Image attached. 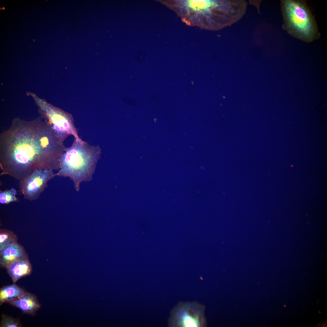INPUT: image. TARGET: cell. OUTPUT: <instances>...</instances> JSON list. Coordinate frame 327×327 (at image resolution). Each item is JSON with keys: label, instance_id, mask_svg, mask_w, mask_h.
Instances as JSON below:
<instances>
[{"label": "cell", "instance_id": "cell-1", "mask_svg": "<svg viewBox=\"0 0 327 327\" xmlns=\"http://www.w3.org/2000/svg\"><path fill=\"white\" fill-rule=\"evenodd\" d=\"M66 148L43 120L15 118L0 134V175L20 180L36 170H59Z\"/></svg>", "mask_w": 327, "mask_h": 327}, {"label": "cell", "instance_id": "cell-2", "mask_svg": "<svg viewBox=\"0 0 327 327\" xmlns=\"http://www.w3.org/2000/svg\"><path fill=\"white\" fill-rule=\"evenodd\" d=\"M101 151L99 146L90 145L74 138L61 157L60 167L56 176L69 177L75 189L79 191L82 182L92 179Z\"/></svg>", "mask_w": 327, "mask_h": 327}, {"label": "cell", "instance_id": "cell-3", "mask_svg": "<svg viewBox=\"0 0 327 327\" xmlns=\"http://www.w3.org/2000/svg\"><path fill=\"white\" fill-rule=\"evenodd\" d=\"M280 2L282 27L289 34L306 42L319 38L316 21L305 2L282 0Z\"/></svg>", "mask_w": 327, "mask_h": 327}, {"label": "cell", "instance_id": "cell-4", "mask_svg": "<svg viewBox=\"0 0 327 327\" xmlns=\"http://www.w3.org/2000/svg\"><path fill=\"white\" fill-rule=\"evenodd\" d=\"M38 111L44 121L53 129L64 142L69 136L72 135L78 141L83 140L78 136L74 120L70 114L41 99L35 98Z\"/></svg>", "mask_w": 327, "mask_h": 327}, {"label": "cell", "instance_id": "cell-5", "mask_svg": "<svg viewBox=\"0 0 327 327\" xmlns=\"http://www.w3.org/2000/svg\"><path fill=\"white\" fill-rule=\"evenodd\" d=\"M205 307L196 302H180L171 310L168 326L204 327L206 325Z\"/></svg>", "mask_w": 327, "mask_h": 327}, {"label": "cell", "instance_id": "cell-6", "mask_svg": "<svg viewBox=\"0 0 327 327\" xmlns=\"http://www.w3.org/2000/svg\"><path fill=\"white\" fill-rule=\"evenodd\" d=\"M55 176L51 170H35L20 180V192L25 199L35 200L47 187L48 182Z\"/></svg>", "mask_w": 327, "mask_h": 327}, {"label": "cell", "instance_id": "cell-7", "mask_svg": "<svg viewBox=\"0 0 327 327\" xmlns=\"http://www.w3.org/2000/svg\"><path fill=\"white\" fill-rule=\"evenodd\" d=\"M183 5L186 11L197 14H202L206 17L208 21L214 16L219 6V1L187 0Z\"/></svg>", "mask_w": 327, "mask_h": 327}, {"label": "cell", "instance_id": "cell-8", "mask_svg": "<svg viewBox=\"0 0 327 327\" xmlns=\"http://www.w3.org/2000/svg\"><path fill=\"white\" fill-rule=\"evenodd\" d=\"M28 258L23 247L18 242L10 244L0 251V265L5 268L10 264L18 260Z\"/></svg>", "mask_w": 327, "mask_h": 327}, {"label": "cell", "instance_id": "cell-9", "mask_svg": "<svg viewBox=\"0 0 327 327\" xmlns=\"http://www.w3.org/2000/svg\"><path fill=\"white\" fill-rule=\"evenodd\" d=\"M7 303L18 308L24 313L31 315H35L41 307L36 296L26 292L21 297L9 301Z\"/></svg>", "mask_w": 327, "mask_h": 327}, {"label": "cell", "instance_id": "cell-10", "mask_svg": "<svg viewBox=\"0 0 327 327\" xmlns=\"http://www.w3.org/2000/svg\"><path fill=\"white\" fill-rule=\"evenodd\" d=\"M5 269L14 283L20 279L30 275L32 270L28 258L15 261L9 265Z\"/></svg>", "mask_w": 327, "mask_h": 327}, {"label": "cell", "instance_id": "cell-11", "mask_svg": "<svg viewBox=\"0 0 327 327\" xmlns=\"http://www.w3.org/2000/svg\"><path fill=\"white\" fill-rule=\"evenodd\" d=\"M26 292L24 289L15 284L4 286L0 289V305L19 298Z\"/></svg>", "mask_w": 327, "mask_h": 327}, {"label": "cell", "instance_id": "cell-12", "mask_svg": "<svg viewBox=\"0 0 327 327\" xmlns=\"http://www.w3.org/2000/svg\"><path fill=\"white\" fill-rule=\"evenodd\" d=\"M17 235L12 231L5 229L0 230V251L11 244L17 242Z\"/></svg>", "mask_w": 327, "mask_h": 327}, {"label": "cell", "instance_id": "cell-13", "mask_svg": "<svg viewBox=\"0 0 327 327\" xmlns=\"http://www.w3.org/2000/svg\"><path fill=\"white\" fill-rule=\"evenodd\" d=\"M16 190L12 188L9 190L1 191L0 193V203L2 204H7L13 202L18 201L16 197Z\"/></svg>", "mask_w": 327, "mask_h": 327}, {"label": "cell", "instance_id": "cell-14", "mask_svg": "<svg viewBox=\"0 0 327 327\" xmlns=\"http://www.w3.org/2000/svg\"><path fill=\"white\" fill-rule=\"evenodd\" d=\"M1 327H21L22 325L18 320L4 315L2 316Z\"/></svg>", "mask_w": 327, "mask_h": 327}]
</instances>
